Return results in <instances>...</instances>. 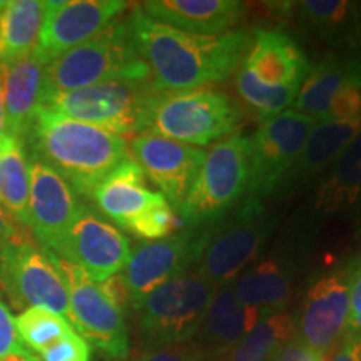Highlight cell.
Segmentation results:
<instances>
[{
    "label": "cell",
    "instance_id": "30",
    "mask_svg": "<svg viewBox=\"0 0 361 361\" xmlns=\"http://www.w3.org/2000/svg\"><path fill=\"white\" fill-rule=\"evenodd\" d=\"M296 335V323L290 314L263 313L261 319L228 355V361H271Z\"/></svg>",
    "mask_w": 361,
    "mask_h": 361
},
{
    "label": "cell",
    "instance_id": "14",
    "mask_svg": "<svg viewBox=\"0 0 361 361\" xmlns=\"http://www.w3.org/2000/svg\"><path fill=\"white\" fill-rule=\"evenodd\" d=\"M128 2L123 0H66L47 2L42 32L34 56L51 64L62 54L94 39L119 20Z\"/></svg>",
    "mask_w": 361,
    "mask_h": 361
},
{
    "label": "cell",
    "instance_id": "27",
    "mask_svg": "<svg viewBox=\"0 0 361 361\" xmlns=\"http://www.w3.org/2000/svg\"><path fill=\"white\" fill-rule=\"evenodd\" d=\"M233 288L243 305L263 313H279L290 303L291 276L284 261L264 258L243 271Z\"/></svg>",
    "mask_w": 361,
    "mask_h": 361
},
{
    "label": "cell",
    "instance_id": "29",
    "mask_svg": "<svg viewBox=\"0 0 361 361\" xmlns=\"http://www.w3.org/2000/svg\"><path fill=\"white\" fill-rule=\"evenodd\" d=\"M30 159L24 139L6 134L0 139V204L19 224L29 221Z\"/></svg>",
    "mask_w": 361,
    "mask_h": 361
},
{
    "label": "cell",
    "instance_id": "32",
    "mask_svg": "<svg viewBox=\"0 0 361 361\" xmlns=\"http://www.w3.org/2000/svg\"><path fill=\"white\" fill-rule=\"evenodd\" d=\"M13 319H16V329L22 345L29 346L35 353H42L61 338L74 331L72 324L64 316L45 308H37V306L24 310Z\"/></svg>",
    "mask_w": 361,
    "mask_h": 361
},
{
    "label": "cell",
    "instance_id": "22",
    "mask_svg": "<svg viewBox=\"0 0 361 361\" xmlns=\"http://www.w3.org/2000/svg\"><path fill=\"white\" fill-rule=\"evenodd\" d=\"M360 133L361 117L316 123L306 137L300 157L284 178L281 189L296 188L328 171Z\"/></svg>",
    "mask_w": 361,
    "mask_h": 361
},
{
    "label": "cell",
    "instance_id": "23",
    "mask_svg": "<svg viewBox=\"0 0 361 361\" xmlns=\"http://www.w3.org/2000/svg\"><path fill=\"white\" fill-rule=\"evenodd\" d=\"M45 89V64L32 54L7 64L6 133L27 139Z\"/></svg>",
    "mask_w": 361,
    "mask_h": 361
},
{
    "label": "cell",
    "instance_id": "41",
    "mask_svg": "<svg viewBox=\"0 0 361 361\" xmlns=\"http://www.w3.org/2000/svg\"><path fill=\"white\" fill-rule=\"evenodd\" d=\"M6 79L7 64L0 62V139L6 135Z\"/></svg>",
    "mask_w": 361,
    "mask_h": 361
},
{
    "label": "cell",
    "instance_id": "2",
    "mask_svg": "<svg viewBox=\"0 0 361 361\" xmlns=\"http://www.w3.org/2000/svg\"><path fill=\"white\" fill-rule=\"evenodd\" d=\"M32 154L62 176L78 196L92 200L99 184L129 159L124 137L39 107L27 135ZM25 141V142H27Z\"/></svg>",
    "mask_w": 361,
    "mask_h": 361
},
{
    "label": "cell",
    "instance_id": "9",
    "mask_svg": "<svg viewBox=\"0 0 361 361\" xmlns=\"http://www.w3.org/2000/svg\"><path fill=\"white\" fill-rule=\"evenodd\" d=\"M0 288L17 310L37 306L69 318L66 279L49 250L20 236L0 250Z\"/></svg>",
    "mask_w": 361,
    "mask_h": 361
},
{
    "label": "cell",
    "instance_id": "24",
    "mask_svg": "<svg viewBox=\"0 0 361 361\" xmlns=\"http://www.w3.org/2000/svg\"><path fill=\"white\" fill-rule=\"evenodd\" d=\"M313 207L324 216H361V133L328 169Z\"/></svg>",
    "mask_w": 361,
    "mask_h": 361
},
{
    "label": "cell",
    "instance_id": "19",
    "mask_svg": "<svg viewBox=\"0 0 361 361\" xmlns=\"http://www.w3.org/2000/svg\"><path fill=\"white\" fill-rule=\"evenodd\" d=\"M243 66L269 85H296L301 87L311 69L303 49L291 35L276 29H258Z\"/></svg>",
    "mask_w": 361,
    "mask_h": 361
},
{
    "label": "cell",
    "instance_id": "38",
    "mask_svg": "<svg viewBox=\"0 0 361 361\" xmlns=\"http://www.w3.org/2000/svg\"><path fill=\"white\" fill-rule=\"evenodd\" d=\"M271 361H324V358L322 355L314 353L313 350H310L300 340V336L295 335Z\"/></svg>",
    "mask_w": 361,
    "mask_h": 361
},
{
    "label": "cell",
    "instance_id": "7",
    "mask_svg": "<svg viewBox=\"0 0 361 361\" xmlns=\"http://www.w3.org/2000/svg\"><path fill=\"white\" fill-rule=\"evenodd\" d=\"M274 226L276 219L263 201L246 196L236 209L207 228L196 273L216 288L236 281L256 259Z\"/></svg>",
    "mask_w": 361,
    "mask_h": 361
},
{
    "label": "cell",
    "instance_id": "15",
    "mask_svg": "<svg viewBox=\"0 0 361 361\" xmlns=\"http://www.w3.org/2000/svg\"><path fill=\"white\" fill-rule=\"evenodd\" d=\"M358 259L350 261L343 268L324 274L306 295L300 319V340L314 353L326 355L345 335L350 316L351 281Z\"/></svg>",
    "mask_w": 361,
    "mask_h": 361
},
{
    "label": "cell",
    "instance_id": "5",
    "mask_svg": "<svg viewBox=\"0 0 361 361\" xmlns=\"http://www.w3.org/2000/svg\"><path fill=\"white\" fill-rule=\"evenodd\" d=\"M241 123V107L229 94L200 87L180 92H156L149 109L147 130L201 147L234 134Z\"/></svg>",
    "mask_w": 361,
    "mask_h": 361
},
{
    "label": "cell",
    "instance_id": "37",
    "mask_svg": "<svg viewBox=\"0 0 361 361\" xmlns=\"http://www.w3.org/2000/svg\"><path fill=\"white\" fill-rule=\"evenodd\" d=\"M361 338V258L356 264L353 281H351V296H350V316L346 323L345 335Z\"/></svg>",
    "mask_w": 361,
    "mask_h": 361
},
{
    "label": "cell",
    "instance_id": "33",
    "mask_svg": "<svg viewBox=\"0 0 361 361\" xmlns=\"http://www.w3.org/2000/svg\"><path fill=\"white\" fill-rule=\"evenodd\" d=\"M180 219L176 214L174 207L168 201H162L151 209L146 211L142 216L133 221L126 231L134 234L135 238L144 239V241H157L164 239L176 233L180 228Z\"/></svg>",
    "mask_w": 361,
    "mask_h": 361
},
{
    "label": "cell",
    "instance_id": "21",
    "mask_svg": "<svg viewBox=\"0 0 361 361\" xmlns=\"http://www.w3.org/2000/svg\"><path fill=\"white\" fill-rule=\"evenodd\" d=\"M263 311L243 305L231 284L216 290L200 328L196 343L207 358L229 355L252 328Z\"/></svg>",
    "mask_w": 361,
    "mask_h": 361
},
{
    "label": "cell",
    "instance_id": "6",
    "mask_svg": "<svg viewBox=\"0 0 361 361\" xmlns=\"http://www.w3.org/2000/svg\"><path fill=\"white\" fill-rule=\"evenodd\" d=\"M154 94L147 80H109L67 92L45 90L40 107L123 137L146 133Z\"/></svg>",
    "mask_w": 361,
    "mask_h": 361
},
{
    "label": "cell",
    "instance_id": "25",
    "mask_svg": "<svg viewBox=\"0 0 361 361\" xmlns=\"http://www.w3.org/2000/svg\"><path fill=\"white\" fill-rule=\"evenodd\" d=\"M361 69V59L343 57L338 54H328L323 61L311 69L298 90L291 109L310 119L326 121L328 109L336 92L346 80H350Z\"/></svg>",
    "mask_w": 361,
    "mask_h": 361
},
{
    "label": "cell",
    "instance_id": "36",
    "mask_svg": "<svg viewBox=\"0 0 361 361\" xmlns=\"http://www.w3.org/2000/svg\"><path fill=\"white\" fill-rule=\"evenodd\" d=\"M27 348L22 345L19 335L16 329V319L0 298V358L11 353H22Z\"/></svg>",
    "mask_w": 361,
    "mask_h": 361
},
{
    "label": "cell",
    "instance_id": "8",
    "mask_svg": "<svg viewBox=\"0 0 361 361\" xmlns=\"http://www.w3.org/2000/svg\"><path fill=\"white\" fill-rule=\"evenodd\" d=\"M216 290L197 273H186L149 293L134 308L147 348L183 345L196 338Z\"/></svg>",
    "mask_w": 361,
    "mask_h": 361
},
{
    "label": "cell",
    "instance_id": "20",
    "mask_svg": "<svg viewBox=\"0 0 361 361\" xmlns=\"http://www.w3.org/2000/svg\"><path fill=\"white\" fill-rule=\"evenodd\" d=\"M92 201L104 216L124 229L166 197L147 186L146 174L133 157L121 162L106 179L99 184Z\"/></svg>",
    "mask_w": 361,
    "mask_h": 361
},
{
    "label": "cell",
    "instance_id": "1",
    "mask_svg": "<svg viewBox=\"0 0 361 361\" xmlns=\"http://www.w3.org/2000/svg\"><path fill=\"white\" fill-rule=\"evenodd\" d=\"M135 47L151 71L156 92H180L229 79L243 66L252 34L246 29L221 35H194L149 19L135 7L128 17Z\"/></svg>",
    "mask_w": 361,
    "mask_h": 361
},
{
    "label": "cell",
    "instance_id": "42",
    "mask_svg": "<svg viewBox=\"0 0 361 361\" xmlns=\"http://www.w3.org/2000/svg\"><path fill=\"white\" fill-rule=\"evenodd\" d=\"M0 361H40V360L27 350V351H22V353H11L4 356V358H0Z\"/></svg>",
    "mask_w": 361,
    "mask_h": 361
},
{
    "label": "cell",
    "instance_id": "18",
    "mask_svg": "<svg viewBox=\"0 0 361 361\" xmlns=\"http://www.w3.org/2000/svg\"><path fill=\"white\" fill-rule=\"evenodd\" d=\"M141 11L149 19L194 35H221L241 20L246 6L239 0H147Z\"/></svg>",
    "mask_w": 361,
    "mask_h": 361
},
{
    "label": "cell",
    "instance_id": "4",
    "mask_svg": "<svg viewBox=\"0 0 361 361\" xmlns=\"http://www.w3.org/2000/svg\"><path fill=\"white\" fill-rule=\"evenodd\" d=\"M250 184V137L234 133L214 142L186 201L180 206L184 228L201 229L219 223L241 204Z\"/></svg>",
    "mask_w": 361,
    "mask_h": 361
},
{
    "label": "cell",
    "instance_id": "28",
    "mask_svg": "<svg viewBox=\"0 0 361 361\" xmlns=\"http://www.w3.org/2000/svg\"><path fill=\"white\" fill-rule=\"evenodd\" d=\"M44 0H11L0 6V62H11L32 54L42 32Z\"/></svg>",
    "mask_w": 361,
    "mask_h": 361
},
{
    "label": "cell",
    "instance_id": "40",
    "mask_svg": "<svg viewBox=\"0 0 361 361\" xmlns=\"http://www.w3.org/2000/svg\"><path fill=\"white\" fill-rule=\"evenodd\" d=\"M20 236L22 234L19 226H17V221L0 204V250L8 245V243L19 239Z\"/></svg>",
    "mask_w": 361,
    "mask_h": 361
},
{
    "label": "cell",
    "instance_id": "11",
    "mask_svg": "<svg viewBox=\"0 0 361 361\" xmlns=\"http://www.w3.org/2000/svg\"><path fill=\"white\" fill-rule=\"evenodd\" d=\"M54 258L69 291V323L72 328L89 345H94L111 358L124 360L129 353L124 310L107 295L101 283L92 281L82 269L57 258L56 255Z\"/></svg>",
    "mask_w": 361,
    "mask_h": 361
},
{
    "label": "cell",
    "instance_id": "39",
    "mask_svg": "<svg viewBox=\"0 0 361 361\" xmlns=\"http://www.w3.org/2000/svg\"><path fill=\"white\" fill-rule=\"evenodd\" d=\"M329 361H361V338L343 336Z\"/></svg>",
    "mask_w": 361,
    "mask_h": 361
},
{
    "label": "cell",
    "instance_id": "35",
    "mask_svg": "<svg viewBox=\"0 0 361 361\" xmlns=\"http://www.w3.org/2000/svg\"><path fill=\"white\" fill-rule=\"evenodd\" d=\"M134 361H207V356L196 343H183L171 346H151L141 351Z\"/></svg>",
    "mask_w": 361,
    "mask_h": 361
},
{
    "label": "cell",
    "instance_id": "26",
    "mask_svg": "<svg viewBox=\"0 0 361 361\" xmlns=\"http://www.w3.org/2000/svg\"><path fill=\"white\" fill-rule=\"evenodd\" d=\"M301 25L324 42L343 49L361 47V7L345 0H305L295 4Z\"/></svg>",
    "mask_w": 361,
    "mask_h": 361
},
{
    "label": "cell",
    "instance_id": "13",
    "mask_svg": "<svg viewBox=\"0 0 361 361\" xmlns=\"http://www.w3.org/2000/svg\"><path fill=\"white\" fill-rule=\"evenodd\" d=\"M207 228H184L179 234L146 241L130 252L128 264L121 271V278L133 308L157 286L186 274L192 264H197L204 247Z\"/></svg>",
    "mask_w": 361,
    "mask_h": 361
},
{
    "label": "cell",
    "instance_id": "17",
    "mask_svg": "<svg viewBox=\"0 0 361 361\" xmlns=\"http://www.w3.org/2000/svg\"><path fill=\"white\" fill-rule=\"evenodd\" d=\"M29 159L30 192L27 226L39 245L52 251L78 216L80 202L74 189L51 166L34 156Z\"/></svg>",
    "mask_w": 361,
    "mask_h": 361
},
{
    "label": "cell",
    "instance_id": "31",
    "mask_svg": "<svg viewBox=\"0 0 361 361\" xmlns=\"http://www.w3.org/2000/svg\"><path fill=\"white\" fill-rule=\"evenodd\" d=\"M234 89L243 102L263 121L290 109L300 90L296 85H269L261 82L245 66L239 67L234 74Z\"/></svg>",
    "mask_w": 361,
    "mask_h": 361
},
{
    "label": "cell",
    "instance_id": "10",
    "mask_svg": "<svg viewBox=\"0 0 361 361\" xmlns=\"http://www.w3.org/2000/svg\"><path fill=\"white\" fill-rule=\"evenodd\" d=\"M314 124L316 121L293 109L261 121L250 137L247 196L263 201L281 189Z\"/></svg>",
    "mask_w": 361,
    "mask_h": 361
},
{
    "label": "cell",
    "instance_id": "43",
    "mask_svg": "<svg viewBox=\"0 0 361 361\" xmlns=\"http://www.w3.org/2000/svg\"><path fill=\"white\" fill-rule=\"evenodd\" d=\"M0 6H2V2H0Z\"/></svg>",
    "mask_w": 361,
    "mask_h": 361
},
{
    "label": "cell",
    "instance_id": "16",
    "mask_svg": "<svg viewBox=\"0 0 361 361\" xmlns=\"http://www.w3.org/2000/svg\"><path fill=\"white\" fill-rule=\"evenodd\" d=\"M130 152L166 201L174 209H180L204 161V149L146 130L133 139Z\"/></svg>",
    "mask_w": 361,
    "mask_h": 361
},
{
    "label": "cell",
    "instance_id": "3",
    "mask_svg": "<svg viewBox=\"0 0 361 361\" xmlns=\"http://www.w3.org/2000/svg\"><path fill=\"white\" fill-rule=\"evenodd\" d=\"M109 80H147L151 71L130 34L128 19L62 54L45 66V90L67 92Z\"/></svg>",
    "mask_w": 361,
    "mask_h": 361
},
{
    "label": "cell",
    "instance_id": "12",
    "mask_svg": "<svg viewBox=\"0 0 361 361\" xmlns=\"http://www.w3.org/2000/svg\"><path fill=\"white\" fill-rule=\"evenodd\" d=\"M52 252L82 269L92 281L102 283L124 269L133 250L121 229L97 211L80 204L78 216Z\"/></svg>",
    "mask_w": 361,
    "mask_h": 361
},
{
    "label": "cell",
    "instance_id": "34",
    "mask_svg": "<svg viewBox=\"0 0 361 361\" xmlns=\"http://www.w3.org/2000/svg\"><path fill=\"white\" fill-rule=\"evenodd\" d=\"M39 355L40 361H92L90 345L75 329Z\"/></svg>",
    "mask_w": 361,
    "mask_h": 361
}]
</instances>
